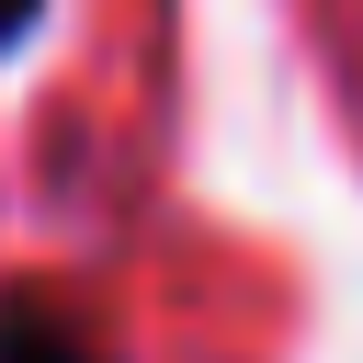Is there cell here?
Returning a JSON list of instances; mask_svg holds the SVG:
<instances>
[{
    "label": "cell",
    "mask_w": 363,
    "mask_h": 363,
    "mask_svg": "<svg viewBox=\"0 0 363 363\" xmlns=\"http://www.w3.org/2000/svg\"><path fill=\"white\" fill-rule=\"evenodd\" d=\"M0 363H102V340H91V318L68 295L0 284Z\"/></svg>",
    "instance_id": "6da1fadb"
},
{
    "label": "cell",
    "mask_w": 363,
    "mask_h": 363,
    "mask_svg": "<svg viewBox=\"0 0 363 363\" xmlns=\"http://www.w3.org/2000/svg\"><path fill=\"white\" fill-rule=\"evenodd\" d=\"M34 11H45V0H0V45H23V34H34Z\"/></svg>",
    "instance_id": "7a4b0ae2"
}]
</instances>
